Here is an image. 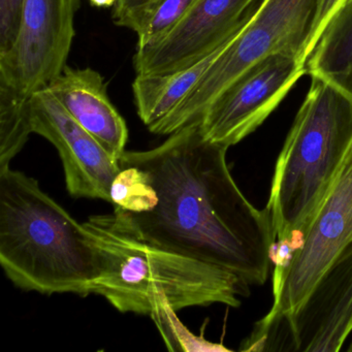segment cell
<instances>
[{
  "mask_svg": "<svg viewBox=\"0 0 352 352\" xmlns=\"http://www.w3.org/2000/svg\"><path fill=\"white\" fill-rule=\"evenodd\" d=\"M150 316L155 321L160 333L164 338V342L170 350H183V351H210V350H223L226 348L221 345H215L206 341L204 338L195 337L191 331H189L183 323L179 320L176 315V311L166 304L162 302L155 307Z\"/></svg>",
  "mask_w": 352,
  "mask_h": 352,
  "instance_id": "e0dca14e",
  "label": "cell"
},
{
  "mask_svg": "<svg viewBox=\"0 0 352 352\" xmlns=\"http://www.w3.org/2000/svg\"><path fill=\"white\" fill-rule=\"evenodd\" d=\"M24 0H0V54L9 52L19 36Z\"/></svg>",
  "mask_w": 352,
  "mask_h": 352,
  "instance_id": "d6986e66",
  "label": "cell"
},
{
  "mask_svg": "<svg viewBox=\"0 0 352 352\" xmlns=\"http://www.w3.org/2000/svg\"><path fill=\"white\" fill-rule=\"evenodd\" d=\"M228 149L208 140L197 121L153 149L125 150L110 203L119 223L141 240L261 286L273 259V218L234 182Z\"/></svg>",
  "mask_w": 352,
  "mask_h": 352,
  "instance_id": "6da1fadb",
  "label": "cell"
},
{
  "mask_svg": "<svg viewBox=\"0 0 352 352\" xmlns=\"http://www.w3.org/2000/svg\"><path fill=\"white\" fill-rule=\"evenodd\" d=\"M199 0H162L145 25L137 32V49L162 42L193 9Z\"/></svg>",
  "mask_w": 352,
  "mask_h": 352,
  "instance_id": "2e32d148",
  "label": "cell"
},
{
  "mask_svg": "<svg viewBox=\"0 0 352 352\" xmlns=\"http://www.w3.org/2000/svg\"><path fill=\"white\" fill-rule=\"evenodd\" d=\"M162 0H117L112 19L117 26L137 34L149 19Z\"/></svg>",
  "mask_w": 352,
  "mask_h": 352,
  "instance_id": "ac0fdd59",
  "label": "cell"
},
{
  "mask_svg": "<svg viewBox=\"0 0 352 352\" xmlns=\"http://www.w3.org/2000/svg\"><path fill=\"white\" fill-rule=\"evenodd\" d=\"M32 98L0 80V170L9 168L34 133Z\"/></svg>",
  "mask_w": 352,
  "mask_h": 352,
  "instance_id": "9a60e30c",
  "label": "cell"
},
{
  "mask_svg": "<svg viewBox=\"0 0 352 352\" xmlns=\"http://www.w3.org/2000/svg\"><path fill=\"white\" fill-rule=\"evenodd\" d=\"M100 253L92 294L121 313L151 315L162 300L175 311L213 304L238 308L250 286L221 267L154 246L123 228L114 214L84 222Z\"/></svg>",
  "mask_w": 352,
  "mask_h": 352,
  "instance_id": "3957f363",
  "label": "cell"
},
{
  "mask_svg": "<svg viewBox=\"0 0 352 352\" xmlns=\"http://www.w3.org/2000/svg\"><path fill=\"white\" fill-rule=\"evenodd\" d=\"M306 74L352 98V0L327 22L307 58Z\"/></svg>",
  "mask_w": 352,
  "mask_h": 352,
  "instance_id": "5bb4252c",
  "label": "cell"
},
{
  "mask_svg": "<svg viewBox=\"0 0 352 352\" xmlns=\"http://www.w3.org/2000/svg\"><path fill=\"white\" fill-rule=\"evenodd\" d=\"M236 36L186 69L164 75H137L133 83L135 109L152 133L158 135L166 119L195 89L212 63Z\"/></svg>",
  "mask_w": 352,
  "mask_h": 352,
  "instance_id": "4fadbf2b",
  "label": "cell"
},
{
  "mask_svg": "<svg viewBox=\"0 0 352 352\" xmlns=\"http://www.w3.org/2000/svg\"><path fill=\"white\" fill-rule=\"evenodd\" d=\"M305 74L306 63L294 55L275 53L257 61L204 111L201 133L214 143L236 145L263 124Z\"/></svg>",
  "mask_w": 352,
  "mask_h": 352,
  "instance_id": "ba28073f",
  "label": "cell"
},
{
  "mask_svg": "<svg viewBox=\"0 0 352 352\" xmlns=\"http://www.w3.org/2000/svg\"><path fill=\"white\" fill-rule=\"evenodd\" d=\"M45 88L113 157L120 160L129 141V129L98 71L67 65Z\"/></svg>",
  "mask_w": 352,
  "mask_h": 352,
  "instance_id": "7c38bea8",
  "label": "cell"
},
{
  "mask_svg": "<svg viewBox=\"0 0 352 352\" xmlns=\"http://www.w3.org/2000/svg\"><path fill=\"white\" fill-rule=\"evenodd\" d=\"M32 131L58 151L72 197L110 203V187L119 170L113 157L83 129L47 88L32 94Z\"/></svg>",
  "mask_w": 352,
  "mask_h": 352,
  "instance_id": "8fae6325",
  "label": "cell"
},
{
  "mask_svg": "<svg viewBox=\"0 0 352 352\" xmlns=\"http://www.w3.org/2000/svg\"><path fill=\"white\" fill-rule=\"evenodd\" d=\"M94 7L96 8H109L114 7L117 0H89Z\"/></svg>",
  "mask_w": 352,
  "mask_h": 352,
  "instance_id": "44dd1931",
  "label": "cell"
},
{
  "mask_svg": "<svg viewBox=\"0 0 352 352\" xmlns=\"http://www.w3.org/2000/svg\"><path fill=\"white\" fill-rule=\"evenodd\" d=\"M347 1L349 0H320L312 38H311L310 45H309L308 57L316 45L321 32L327 26V22Z\"/></svg>",
  "mask_w": 352,
  "mask_h": 352,
  "instance_id": "ffe728a7",
  "label": "cell"
},
{
  "mask_svg": "<svg viewBox=\"0 0 352 352\" xmlns=\"http://www.w3.org/2000/svg\"><path fill=\"white\" fill-rule=\"evenodd\" d=\"M352 146V98L318 78L276 162L271 212L278 244L290 246L327 195Z\"/></svg>",
  "mask_w": 352,
  "mask_h": 352,
  "instance_id": "277c9868",
  "label": "cell"
},
{
  "mask_svg": "<svg viewBox=\"0 0 352 352\" xmlns=\"http://www.w3.org/2000/svg\"><path fill=\"white\" fill-rule=\"evenodd\" d=\"M320 0H265L256 15L212 63L195 89L166 119L170 135L199 120L214 98L251 65L275 53L306 63Z\"/></svg>",
  "mask_w": 352,
  "mask_h": 352,
  "instance_id": "5b68a950",
  "label": "cell"
},
{
  "mask_svg": "<svg viewBox=\"0 0 352 352\" xmlns=\"http://www.w3.org/2000/svg\"><path fill=\"white\" fill-rule=\"evenodd\" d=\"M265 0H199L158 44L137 49V75H164L186 69L234 38Z\"/></svg>",
  "mask_w": 352,
  "mask_h": 352,
  "instance_id": "30bf717a",
  "label": "cell"
},
{
  "mask_svg": "<svg viewBox=\"0 0 352 352\" xmlns=\"http://www.w3.org/2000/svg\"><path fill=\"white\" fill-rule=\"evenodd\" d=\"M81 0H24L15 46L0 54V80L25 94L47 87L67 65Z\"/></svg>",
  "mask_w": 352,
  "mask_h": 352,
  "instance_id": "9c48e42d",
  "label": "cell"
},
{
  "mask_svg": "<svg viewBox=\"0 0 352 352\" xmlns=\"http://www.w3.org/2000/svg\"><path fill=\"white\" fill-rule=\"evenodd\" d=\"M348 351L352 352V343L351 345L349 346V348H348Z\"/></svg>",
  "mask_w": 352,
  "mask_h": 352,
  "instance_id": "7402d4cb",
  "label": "cell"
},
{
  "mask_svg": "<svg viewBox=\"0 0 352 352\" xmlns=\"http://www.w3.org/2000/svg\"><path fill=\"white\" fill-rule=\"evenodd\" d=\"M0 265L14 285L44 294L88 296L100 275L84 223L11 166L0 170Z\"/></svg>",
  "mask_w": 352,
  "mask_h": 352,
  "instance_id": "7a4b0ae2",
  "label": "cell"
},
{
  "mask_svg": "<svg viewBox=\"0 0 352 352\" xmlns=\"http://www.w3.org/2000/svg\"><path fill=\"white\" fill-rule=\"evenodd\" d=\"M352 331V244L292 310L254 323L241 351L335 352Z\"/></svg>",
  "mask_w": 352,
  "mask_h": 352,
  "instance_id": "8992f818",
  "label": "cell"
},
{
  "mask_svg": "<svg viewBox=\"0 0 352 352\" xmlns=\"http://www.w3.org/2000/svg\"><path fill=\"white\" fill-rule=\"evenodd\" d=\"M352 244V146L327 195L275 261L274 302L267 315L296 308L331 263Z\"/></svg>",
  "mask_w": 352,
  "mask_h": 352,
  "instance_id": "52a82bcc",
  "label": "cell"
}]
</instances>
